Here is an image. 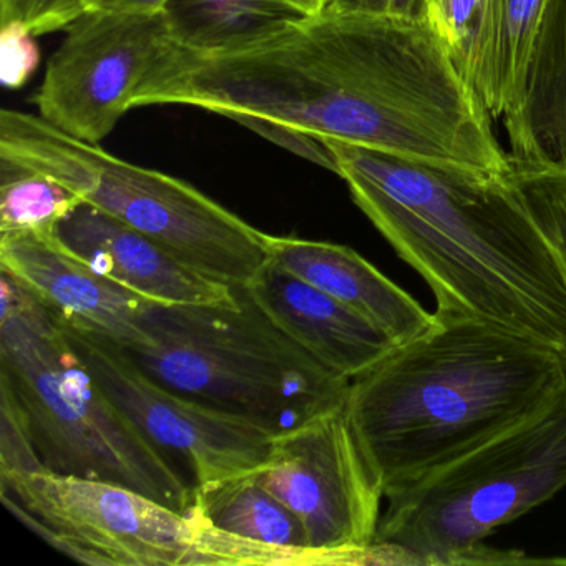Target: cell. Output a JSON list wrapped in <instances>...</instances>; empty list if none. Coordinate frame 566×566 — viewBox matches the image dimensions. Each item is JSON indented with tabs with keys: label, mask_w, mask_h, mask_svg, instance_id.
Masks as SVG:
<instances>
[{
	"label": "cell",
	"mask_w": 566,
	"mask_h": 566,
	"mask_svg": "<svg viewBox=\"0 0 566 566\" xmlns=\"http://www.w3.org/2000/svg\"><path fill=\"white\" fill-rule=\"evenodd\" d=\"M170 104L413 160L512 170L482 98L426 21L326 9L240 51L178 48L135 98V108Z\"/></svg>",
	"instance_id": "6da1fadb"
},
{
	"label": "cell",
	"mask_w": 566,
	"mask_h": 566,
	"mask_svg": "<svg viewBox=\"0 0 566 566\" xmlns=\"http://www.w3.org/2000/svg\"><path fill=\"white\" fill-rule=\"evenodd\" d=\"M353 200L436 294L437 313L493 324L566 360V280L502 175L323 140Z\"/></svg>",
	"instance_id": "7a4b0ae2"
},
{
	"label": "cell",
	"mask_w": 566,
	"mask_h": 566,
	"mask_svg": "<svg viewBox=\"0 0 566 566\" xmlns=\"http://www.w3.org/2000/svg\"><path fill=\"white\" fill-rule=\"evenodd\" d=\"M565 384L553 347L436 311L430 329L353 380L346 409L386 496L528 419Z\"/></svg>",
	"instance_id": "3957f363"
},
{
	"label": "cell",
	"mask_w": 566,
	"mask_h": 566,
	"mask_svg": "<svg viewBox=\"0 0 566 566\" xmlns=\"http://www.w3.org/2000/svg\"><path fill=\"white\" fill-rule=\"evenodd\" d=\"M0 291V389L45 472L120 483L187 513L195 486L105 392L64 323L4 270Z\"/></svg>",
	"instance_id": "277c9868"
},
{
	"label": "cell",
	"mask_w": 566,
	"mask_h": 566,
	"mask_svg": "<svg viewBox=\"0 0 566 566\" xmlns=\"http://www.w3.org/2000/svg\"><path fill=\"white\" fill-rule=\"evenodd\" d=\"M147 339L128 350L177 392L248 417L274 436L343 407L350 380L287 337L244 287L221 304H151Z\"/></svg>",
	"instance_id": "5b68a950"
},
{
	"label": "cell",
	"mask_w": 566,
	"mask_h": 566,
	"mask_svg": "<svg viewBox=\"0 0 566 566\" xmlns=\"http://www.w3.org/2000/svg\"><path fill=\"white\" fill-rule=\"evenodd\" d=\"M566 486V384L538 412L386 495L374 543L392 563H490L483 539Z\"/></svg>",
	"instance_id": "8992f818"
},
{
	"label": "cell",
	"mask_w": 566,
	"mask_h": 566,
	"mask_svg": "<svg viewBox=\"0 0 566 566\" xmlns=\"http://www.w3.org/2000/svg\"><path fill=\"white\" fill-rule=\"evenodd\" d=\"M0 160L55 178L85 203L228 286H250L271 261V234L187 181L128 164L98 144L59 130L41 115L0 112Z\"/></svg>",
	"instance_id": "52a82bcc"
},
{
	"label": "cell",
	"mask_w": 566,
	"mask_h": 566,
	"mask_svg": "<svg viewBox=\"0 0 566 566\" xmlns=\"http://www.w3.org/2000/svg\"><path fill=\"white\" fill-rule=\"evenodd\" d=\"M256 475L300 518L310 548L344 565L380 563L374 539L386 496L346 403L274 437Z\"/></svg>",
	"instance_id": "ba28073f"
},
{
	"label": "cell",
	"mask_w": 566,
	"mask_h": 566,
	"mask_svg": "<svg viewBox=\"0 0 566 566\" xmlns=\"http://www.w3.org/2000/svg\"><path fill=\"white\" fill-rule=\"evenodd\" d=\"M178 48L164 12H84L65 28L49 61L35 97L39 115L78 140L101 145L135 108L151 72Z\"/></svg>",
	"instance_id": "9c48e42d"
},
{
	"label": "cell",
	"mask_w": 566,
	"mask_h": 566,
	"mask_svg": "<svg viewBox=\"0 0 566 566\" xmlns=\"http://www.w3.org/2000/svg\"><path fill=\"white\" fill-rule=\"evenodd\" d=\"M65 329L105 392L148 440L188 463L195 485L266 465L276 437L266 427L164 386L111 340Z\"/></svg>",
	"instance_id": "30bf717a"
},
{
	"label": "cell",
	"mask_w": 566,
	"mask_h": 566,
	"mask_svg": "<svg viewBox=\"0 0 566 566\" xmlns=\"http://www.w3.org/2000/svg\"><path fill=\"white\" fill-rule=\"evenodd\" d=\"M0 495L112 566H197V520L138 490L51 472L0 476Z\"/></svg>",
	"instance_id": "8fae6325"
},
{
	"label": "cell",
	"mask_w": 566,
	"mask_h": 566,
	"mask_svg": "<svg viewBox=\"0 0 566 566\" xmlns=\"http://www.w3.org/2000/svg\"><path fill=\"white\" fill-rule=\"evenodd\" d=\"M0 270L21 281L65 326L130 350L147 339L151 301L104 276L55 233L0 234Z\"/></svg>",
	"instance_id": "7c38bea8"
},
{
	"label": "cell",
	"mask_w": 566,
	"mask_h": 566,
	"mask_svg": "<svg viewBox=\"0 0 566 566\" xmlns=\"http://www.w3.org/2000/svg\"><path fill=\"white\" fill-rule=\"evenodd\" d=\"M55 237L98 273L151 303L177 306L237 300V287L205 276L157 241L85 201L59 223Z\"/></svg>",
	"instance_id": "4fadbf2b"
},
{
	"label": "cell",
	"mask_w": 566,
	"mask_h": 566,
	"mask_svg": "<svg viewBox=\"0 0 566 566\" xmlns=\"http://www.w3.org/2000/svg\"><path fill=\"white\" fill-rule=\"evenodd\" d=\"M244 290L301 349L350 382L399 346L376 324L273 260Z\"/></svg>",
	"instance_id": "5bb4252c"
},
{
	"label": "cell",
	"mask_w": 566,
	"mask_h": 566,
	"mask_svg": "<svg viewBox=\"0 0 566 566\" xmlns=\"http://www.w3.org/2000/svg\"><path fill=\"white\" fill-rule=\"evenodd\" d=\"M503 124L513 165L566 174V0H548Z\"/></svg>",
	"instance_id": "9a60e30c"
},
{
	"label": "cell",
	"mask_w": 566,
	"mask_h": 566,
	"mask_svg": "<svg viewBox=\"0 0 566 566\" xmlns=\"http://www.w3.org/2000/svg\"><path fill=\"white\" fill-rule=\"evenodd\" d=\"M270 244L274 263L336 297L380 327L399 346L436 323V313L423 310L353 248L280 237H271Z\"/></svg>",
	"instance_id": "2e32d148"
},
{
	"label": "cell",
	"mask_w": 566,
	"mask_h": 566,
	"mask_svg": "<svg viewBox=\"0 0 566 566\" xmlns=\"http://www.w3.org/2000/svg\"><path fill=\"white\" fill-rule=\"evenodd\" d=\"M175 41L195 54H227L266 41L304 18L294 0H170Z\"/></svg>",
	"instance_id": "e0dca14e"
},
{
	"label": "cell",
	"mask_w": 566,
	"mask_h": 566,
	"mask_svg": "<svg viewBox=\"0 0 566 566\" xmlns=\"http://www.w3.org/2000/svg\"><path fill=\"white\" fill-rule=\"evenodd\" d=\"M190 509L201 522L240 538L293 548L307 546L300 518L261 483L256 472L195 485Z\"/></svg>",
	"instance_id": "ac0fdd59"
},
{
	"label": "cell",
	"mask_w": 566,
	"mask_h": 566,
	"mask_svg": "<svg viewBox=\"0 0 566 566\" xmlns=\"http://www.w3.org/2000/svg\"><path fill=\"white\" fill-rule=\"evenodd\" d=\"M548 0H492L475 91L492 117L515 101L533 35Z\"/></svg>",
	"instance_id": "d6986e66"
},
{
	"label": "cell",
	"mask_w": 566,
	"mask_h": 566,
	"mask_svg": "<svg viewBox=\"0 0 566 566\" xmlns=\"http://www.w3.org/2000/svg\"><path fill=\"white\" fill-rule=\"evenodd\" d=\"M82 203L74 190L55 178L0 160V234L55 233Z\"/></svg>",
	"instance_id": "ffe728a7"
},
{
	"label": "cell",
	"mask_w": 566,
	"mask_h": 566,
	"mask_svg": "<svg viewBox=\"0 0 566 566\" xmlns=\"http://www.w3.org/2000/svg\"><path fill=\"white\" fill-rule=\"evenodd\" d=\"M492 0H423L426 22L475 88Z\"/></svg>",
	"instance_id": "44dd1931"
},
{
	"label": "cell",
	"mask_w": 566,
	"mask_h": 566,
	"mask_svg": "<svg viewBox=\"0 0 566 566\" xmlns=\"http://www.w3.org/2000/svg\"><path fill=\"white\" fill-rule=\"evenodd\" d=\"M505 178L558 258L566 280V174L512 164Z\"/></svg>",
	"instance_id": "7402d4cb"
},
{
	"label": "cell",
	"mask_w": 566,
	"mask_h": 566,
	"mask_svg": "<svg viewBox=\"0 0 566 566\" xmlns=\"http://www.w3.org/2000/svg\"><path fill=\"white\" fill-rule=\"evenodd\" d=\"M0 476L45 472L24 417L11 394L4 389H0Z\"/></svg>",
	"instance_id": "603a6c76"
},
{
	"label": "cell",
	"mask_w": 566,
	"mask_h": 566,
	"mask_svg": "<svg viewBox=\"0 0 566 566\" xmlns=\"http://www.w3.org/2000/svg\"><path fill=\"white\" fill-rule=\"evenodd\" d=\"M35 38L22 22L0 24V82L6 88L24 87L38 72L41 51Z\"/></svg>",
	"instance_id": "cb8c5ba5"
},
{
	"label": "cell",
	"mask_w": 566,
	"mask_h": 566,
	"mask_svg": "<svg viewBox=\"0 0 566 566\" xmlns=\"http://www.w3.org/2000/svg\"><path fill=\"white\" fill-rule=\"evenodd\" d=\"M85 12V0H0V24L18 21L38 38L65 31Z\"/></svg>",
	"instance_id": "d4e9b609"
},
{
	"label": "cell",
	"mask_w": 566,
	"mask_h": 566,
	"mask_svg": "<svg viewBox=\"0 0 566 566\" xmlns=\"http://www.w3.org/2000/svg\"><path fill=\"white\" fill-rule=\"evenodd\" d=\"M238 124L250 128L254 134L268 138L281 148L293 151L326 170L334 171L337 175V165L331 154L326 142L313 137V135L303 134L296 128L286 127V125L274 124V122L260 120V118H241Z\"/></svg>",
	"instance_id": "484cf974"
},
{
	"label": "cell",
	"mask_w": 566,
	"mask_h": 566,
	"mask_svg": "<svg viewBox=\"0 0 566 566\" xmlns=\"http://www.w3.org/2000/svg\"><path fill=\"white\" fill-rule=\"evenodd\" d=\"M327 11L426 21L423 0H329Z\"/></svg>",
	"instance_id": "4316f807"
},
{
	"label": "cell",
	"mask_w": 566,
	"mask_h": 566,
	"mask_svg": "<svg viewBox=\"0 0 566 566\" xmlns=\"http://www.w3.org/2000/svg\"><path fill=\"white\" fill-rule=\"evenodd\" d=\"M170 0H85V12L107 11L122 14H157Z\"/></svg>",
	"instance_id": "83f0119b"
}]
</instances>
